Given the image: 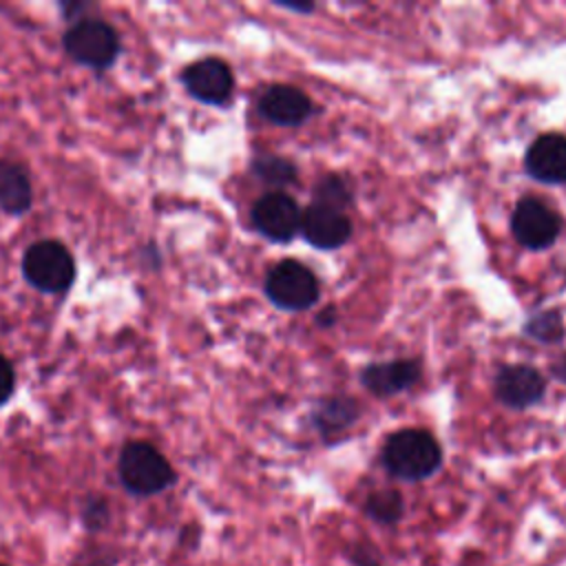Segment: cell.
<instances>
[{
  "instance_id": "obj_11",
  "label": "cell",
  "mask_w": 566,
  "mask_h": 566,
  "mask_svg": "<svg viewBox=\"0 0 566 566\" xmlns=\"http://www.w3.org/2000/svg\"><path fill=\"white\" fill-rule=\"evenodd\" d=\"M259 113L276 126H296L310 117L312 102L296 86L274 84L261 95Z\"/></svg>"
},
{
  "instance_id": "obj_21",
  "label": "cell",
  "mask_w": 566,
  "mask_h": 566,
  "mask_svg": "<svg viewBox=\"0 0 566 566\" xmlns=\"http://www.w3.org/2000/svg\"><path fill=\"white\" fill-rule=\"evenodd\" d=\"M15 391V371L7 356L0 354V407L13 396Z\"/></svg>"
},
{
  "instance_id": "obj_22",
  "label": "cell",
  "mask_w": 566,
  "mask_h": 566,
  "mask_svg": "<svg viewBox=\"0 0 566 566\" xmlns=\"http://www.w3.org/2000/svg\"><path fill=\"white\" fill-rule=\"evenodd\" d=\"M352 559H354L358 566H378V562H376L371 555H367L365 551H358Z\"/></svg>"
},
{
  "instance_id": "obj_14",
  "label": "cell",
  "mask_w": 566,
  "mask_h": 566,
  "mask_svg": "<svg viewBox=\"0 0 566 566\" xmlns=\"http://www.w3.org/2000/svg\"><path fill=\"white\" fill-rule=\"evenodd\" d=\"M33 206V188L22 164L0 159V210L7 214H24Z\"/></svg>"
},
{
  "instance_id": "obj_20",
  "label": "cell",
  "mask_w": 566,
  "mask_h": 566,
  "mask_svg": "<svg viewBox=\"0 0 566 566\" xmlns=\"http://www.w3.org/2000/svg\"><path fill=\"white\" fill-rule=\"evenodd\" d=\"M108 520V504L102 497H91L84 504V524L88 528H102Z\"/></svg>"
},
{
  "instance_id": "obj_5",
  "label": "cell",
  "mask_w": 566,
  "mask_h": 566,
  "mask_svg": "<svg viewBox=\"0 0 566 566\" xmlns=\"http://www.w3.org/2000/svg\"><path fill=\"white\" fill-rule=\"evenodd\" d=\"M265 294L276 307L301 312L318 301V281L298 261H281L265 276Z\"/></svg>"
},
{
  "instance_id": "obj_2",
  "label": "cell",
  "mask_w": 566,
  "mask_h": 566,
  "mask_svg": "<svg viewBox=\"0 0 566 566\" xmlns=\"http://www.w3.org/2000/svg\"><path fill=\"white\" fill-rule=\"evenodd\" d=\"M117 475L133 495H155L175 482V471L166 455L144 440H130L122 447Z\"/></svg>"
},
{
  "instance_id": "obj_12",
  "label": "cell",
  "mask_w": 566,
  "mask_h": 566,
  "mask_svg": "<svg viewBox=\"0 0 566 566\" xmlns=\"http://www.w3.org/2000/svg\"><path fill=\"white\" fill-rule=\"evenodd\" d=\"M495 394L504 405L524 409L544 396V378L535 367L509 365L495 378Z\"/></svg>"
},
{
  "instance_id": "obj_8",
  "label": "cell",
  "mask_w": 566,
  "mask_h": 566,
  "mask_svg": "<svg viewBox=\"0 0 566 566\" xmlns=\"http://www.w3.org/2000/svg\"><path fill=\"white\" fill-rule=\"evenodd\" d=\"M252 223L263 237L272 241H287L301 230V210L292 197L270 192L254 203Z\"/></svg>"
},
{
  "instance_id": "obj_1",
  "label": "cell",
  "mask_w": 566,
  "mask_h": 566,
  "mask_svg": "<svg viewBox=\"0 0 566 566\" xmlns=\"http://www.w3.org/2000/svg\"><path fill=\"white\" fill-rule=\"evenodd\" d=\"M380 458L394 478L418 482L438 471L442 451L431 433L422 429H402L389 436Z\"/></svg>"
},
{
  "instance_id": "obj_3",
  "label": "cell",
  "mask_w": 566,
  "mask_h": 566,
  "mask_svg": "<svg viewBox=\"0 0 566 566\" xmlns=\"http://www.w3.org/2000/svg\"><path fill=\"white\" fill-rule=\"evenodd\" d=\"M22 276L44 294H62L75 281V259L62 241L40 239L22 254Z\"/></svg>"
},
{
  "instance_id": "obj_15",
  "label": "cell",
  "mask_w": 566,
  "mask_h": 566,
  "mask_svg": "<svg viewBox=\"0 0 566 566\" xmlns=\"http://www.w3.org/2000/svg\"><path fill=\"white\" fill-rule=\"evenodd\" d=\"M356 416H358V409H356L354 400H349V398H329L318 407L314 420L323 431H336V429H343L349 422H354Z\"/></svg>"
},
{
  "instance_id": "obj_16",
  "label": "cell",
  "mask_w": 566,
  "mask_h": 566,
  "mask_svg": "<svg viewBox=\"0 0 566 566\" xmlns=\"http://www.w3.org/2000/svg\"><path fill=\"white\" fill-rule=\"evenodd\" d=\"M402 495L394 489L376 491L365 502V513L378 524H396L402 517Z\"/></svg>"
},
{
  "instance_id": "obj_13",
  "label": "cell",
  "mask_w": 566,
  "mask_h": 566,
  "mask_svg": "<svg viewBox=\"0 0 566 566\" xmlns=\"http://www.w3.org/2000/svg\"><path fill=\"white\" fill-rule=\"evenodd\" d=\"M418 378V365L413 360H389V363H374L363 369V385L378 396H391Z\"/></svg>"
},
{
  "instance_id": "obj_19",
  "label": "cell",
  "mask_w": 566,
  "mask_h": 566,
  "mask_svg": "<svg viewBox=\"0 0 566 566\" xmlns=\"http://www.w3.org/2000/svg\"><path fill=\"white\" fill-rule=\"evenodd\" d=\"M347 199H349V197H347L345 184H343L340 179L325 177V179L316 186V203H325V206L340 208Z\"/></svg>"
},
{
  "instance_id": "obj_6",
  "label": "cell",
  "mask_w": 566,
  "mask_h": 566,
  "mask_svg": "<svg viewBox=\"0 0 566 566\" xmlns=\"http://www.w3.org/2000/svg\"><path fill=\"white\" fill-rule=\"evenodd\" d=\"M181 84L186 86L188 95L212 106H221L232 95V71L219 57H203L188 64L181 71Z\"/></svg>"
},
{
  "instance_id": "obj_9",
  "label": "cell",
  "mask_w": 566,
  "mask_h": 566,
  "mask_svg": "<svg viewBox=\"0 0 566 566\" xmlns=\"http://www.w3.org/2000/svg\"><path fill=\"white\" fill-rule=\"evenodd\" d=\"M301 232L314 248L334 250L349 239L352 223L340 208L314 201L301 212Z\"/></svg>"
},
{
  "instance_id": "obj_4",
  "label": "cell",
  "mask_w": 566,
  "mask_h": 566,
  "mask_svg": "<svg viewBox=\"0 0 566 566\" xmlns=\"http://www.w3.org/2000/svg\"><path fill=\"white\" fill-rule=\"evenodd\" d=\"M62 46L73 62L95 71L108 69L122 51L117 31L99 18H77L71 22L62 35Z\"/></svg>"
},
{
  "instance_id": "obj_23",
  "label": "cell",
  "mask_w": 566,
  "mask_h": 566,
  "mask_svg": "<svg viewBox=\"0 0 566 566\" xmlns=\"http://www.w3.org/2000/svg\"><path fill=\"white\" fill-rule=\"evenodd\" d=\"M0 566H2V564H0Z\"/></svg>"
},
{
  "instance_id": "obj_7",
  "label": "cell",
  "mask_w": 566,
  "mask_h": 566,
  "mask_svg": "<svg viewBox=\"0 0 566 566\" xmlns=\"http://www.w3.org/2000/svg\"><path fill=\"white\" fill-rule=\"evenodd\" d=\"M511 230L515 239L531 250L548 248L559 234L557 214L537 199H522L511 217Z\"/></svg>"
},
{
  "instance_id": "obj_10",
  "label": "cell",
  "mask_w": 566,
  "mask_h": 566,
  "mask_svg": "<svg viewBox=\"0 0 566 566\" xmlns=\"http://www.w3.org/2000/svg\"><path fill=\"white\" fill-rule=\"evenodd\" d=\"M524 168L542 184H566V137L557 133L537 137L526 150Z\"/></svg>"
},
{
  "instance_id": "obj_18",
  "label": "cell",
  "mask_w": 566,
  "mask_h": 566,
  "mask_svg": "<svg viewBox=\"0 0 566 566\" xmlns=\"http://www.w3.org/2000/svg\"><path fill=\"white\" fill-rule=\"evenodd\" d=\"M526 334L533 336V338H537V340H544V343L559 340L562 334H564L559 314H555V312H544V314L533 316V318L528 321V325H526Z\"/></svg>"
},
{
  "instance_id": "obj_17",
  "label": "cell",
  "mask_w": 566,
  "mask_h": 566,
  "mask_svg": "<svg viewBox=\"0 0 566 566\" xmlns=\"http://www.w3.org/2000/svg\"><path fill=\"white\" fill-rule=\"evenodd\" d=\"M294 166L281 157H263L254 161V175L261 181L274 184V186H283L290 184L294 179Z\"/></svg>"
}]
</instances>
